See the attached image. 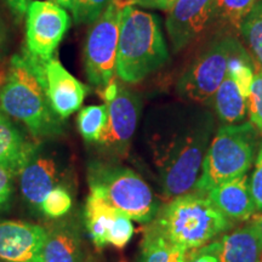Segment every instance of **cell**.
<instances>
[{
	"label": "cell",
	"mask_w": 262,
	"mask_h": 262,
	"mask_svg": "<svg viewBox=\"0 0 262 262\" xmlns=\"http://www.w3.org/2000/svg\"><path fill=\"white\" fill-rule=\"evenodd\" d=\"M0 108L24 123L34 137L56 136L61 118L52 110L40 75L26 55H14L0 89Z\"/></svg>",
	"instance_id": "cell-1"
},
{
	"label": "cell",
	"mask_w": 262,
	"mask_h": 262,
	"mask_svg": "<svg viewBox=\"0 0 262 262\" xmlns=\"http://www.w3.org/2000/svg\"><path fill=\"white\" fill-rule=\"evenodd\" d=\"M168 58L158 17L136 6H124L116 66L118 79L139 83L162 67Z\"/></svg>",
	"instance_id": "cell-2"
},
{
	"label": "cell",
	"mask_w": 262,
	"mask_h": 262,
	"mask_svg": "<svg viewBox=\"0 0 262 262\" xmlns=\"http://www.w3.org/2000/svg\"><path fill=\"white\" fill-rule=\"evenodd\" d=\"M155 224L185 251L204 247L231 228L229 219L205 194L194 192L171 199L157 214Z\"/></svg>",
	"instance_id": "cell-3"
},
{
	"label": "cell",
	"mask_w": 262,
	"mask_h": 262,
	"mask_svg": "<svg viewBox=\"0 0 262 262\" xmlns=\"http://www.w3.org/2000/svg\"><path fill=\"white\" fill-rule=\"evenodd\" d=\"M257 134L250 122L220 127L206 150L195 192L205 194L221 183L245 175L254 162Z\"/></svg>",
	"instance_id": "cell-4"
},
{
	"label": "cell",
	"mask_w": 262,
	"mask_h": 262,
	"mask_svg": "<svg viewBox=\"0 0 262 262\" xmlns=\"http://www.w3.org/2000/svg\"><path fill=\"white\" fill-rule=\"evenodd\" d=\"M88 181L90 194L124 212L131 220L149 222L157 215L158 205L152 189L131 169L94 163L89 166Z\"/></svg>",
	"instance_id": "cell-5"
},
{
	"label": "cell",
	"mask_w": 262,
	"mask_h": 262,
	"mask_svg": "<svg viewBox=\"0 0 262 262\" xmlns=\"http://www.w3.org/2000/svg\"><path fill=\"white\" fill-rule=\"evenodd\" d=\"M206 140L205 130L185 131L164 147L158 164L166 201L187 194L195 186L204 160Z\"/></svg>",
	"instance_id": "cell-6"
},
{
	"label": "cell",
	"mask_w": 262,
	"mask_h": 262,
	"mask_svg": "<svg viewBox=\"0 0 262 262\" xmlns=\"http://www.w3.org/2000/svg\"><path fill=\"white\" fill-rule=\"evenodd\" d=\"M124 3L112 0L103 14L94 22L84 47V67L94 86L104 89L114 79L119 42L120 17Z\"/></svg>",
	"instance_id": "cell-7"
},
{
	"label": "cell",
	"mask_w": 262,
	"mask_h": 262,
	"mask_svg": "<svg viewBox=\"0 0 262 262\" xmlns=\"http://www.w3.org/2000/svg\"><path fill=\"white\" fill-rule=\"evenodd\" d=\"M26 14L25 52L37 60H50L70 28V15L50 0L31 2Z\"/></svg>",
	"instance_id": "cell-8"
},
{
	"label": "cell",
	"mask_w": 262,
	"mask_h": 262,
	"mask_svg": "<svg viewBox=\"0 0 262 262\" xmlns=\"http://www.w3.org/2000/svg\"><path fill=\"white\" fill-rule=\"evenodd\" d=\"M98 93L107 106V123L97 143L113 152H125L139 122L137 97L116 78Z\"/></svg>",
	"instance_id": "cell-9"
},
{
	"label": "cell",
	"mask_w": 262,
	"mask_h": 262,
	"mask_svg": "<svg viewBox=\"0 0 262 262\" xmlns=\"http://www.w3.org/2000/svg\"><path fill=\"white\" fill-rule=\"evenodd\" d=\"M233 42V39L215 42L196 58L179 83V91L183 97L206 102L214 96L227 73V61Z\"/></svg>",
	"instance_id": "cell-10"
},
{
	"label": "cell",
	"mask_w": 262,
	"mask_h": 262,
	"mask_svg": "<svg viewBox=\"0 0 262 262\" xmlns=\"http://www.w3.org/2000/svg\"><path fill=\"white\" fill-rule=\"evenodd\" d=\"M25 55L40 75L55 113L61 119H66L77 112L88 93L86 85L73 77L57 58L52 57L48 61H40L31 57L26 52Z\"/></svg>",
	"instance_id": "cell-11"
},
{
	"label": "cell",
	"mask_w": 262,
	"mask_h": 262,
	"mask_svg": "<svg viewBox=\"0 0 262 262\" xmlns=\"http://www.w3.org/2000/svg\"><path fill=\"white\" fill-rule=\"evenodd\" d=\"M214 12V0H176L166 18V31L173 51L182 50L198 37Z\"/></svg>",
	"instance_id": "cell-12"
},
{
	"label": "cell",
	"mask_w": 262,
	"mask_h": 262,
	"mask_svg": "<svg viewBox=\"0 0 262 262\" xmlns=\"http://www.w3.org/2000/svg\"><path fill=\"white\" fill-rule=\"evenodd\" d=\"M47 229L22 221L0 222V258L6 262H42Z\"/></svg>",
	"instance_id": "cell-13"
},
{
	"label": "cell",
	"mask_w": 262,
	"mask_h": 262,
	"mask_svg": "<svg viewBox=\"0 0 262 262\" xmlns=\"http://www.w3.org/2000/svg\"><path fill=\"white\" fill-rule=\"evenodd\" d=\"M63 176H66L64 165L57 160V156L38 145L34 155L19 172V187L26 201L40 206Z\"/></svg>",
	"instance_id": "cell-14"
},
{
	"label": "cell",
	"mask_w": 262,
	"mask_h": 262,
	"mask_svg": "<svg viewBox=\"0 0 262 262\" xmlns=\"http://www.w3.org/2000/svg\"><path fill=\"white\" fill-rule=\"evenodd\" d=\"M205 195L226 217L232 220L247 221L256 212L247 173L216 186Z\"/></svg>",
	"instance_id": "cell-15"
},
{
	"label": "cell",
	"mask_w": 262,
	"mask_h": 262,
	"mask_svg": "<svg viewBox=\"0 0 262 262\" xmlns=\"http://www.w3.org/2000/svg\"><path fill=\"white\" fill-rule=\"evenodd\" d=\"M42 262H84L83 241L78 220L67 219L49 227Z\"/></svg>",
	"instance_id": "cell-16"
},
{
	"label": "cell",
	"mask_w": 262,
	"mask_h": 262,
	"mask_svg": "<svg viewBox=\"0 0 262 262\" xmlns=\"http://www.w3.org/2000/svg\"><path fill=\"white\" fill-rule=\"evenodd\" d=\"M38 143L31 142L0 114V166H4L14 175H19L29 162Z\"/></svg>",
	"instance_id": "cell-17"
},
{
	"label": "cell",
	"mask_w": 262,
	"mask_h": 262,
	"mask_svg": "<svg viewBox=\"0 0 262 262\" xmlns=\"http://www.w3.org/2000/svg\"><path fill=\"white\" fill-rule=\"evenodd\" d=\"M217 243L220 262H262V242L251 225L222 235Z\"/></svg>",
	"instance_id": "cell-18"
},
{
	"label": "cell",
	"mask_w": 262,
	"mask_h": 262,
	"mask_svg": "<svg viewBox=\"0 0 262 262\" xmlns=\"http://www.w3.org/2000/svg\"><path fill=\"white\" fill-rule=\"evenodd\" d=\"M122 211L107 204L102 199L90 194L85 204V225L88 232L97 249L106 247L108 234L112 231V227L116 222L118 215Z\"/></svg>",
	"instance_id": "cell-19"
},
{
	"label": "cell",
	"mask_w": 262,
	"mask_h": 262,
	"mask_svg": "<svg viewBox=\"0 0 262 262\" xmlns=\"http://www.w3.org/2000/svg\"><path fill=\"white\" fill-rule=\"evenodd\" d=\"M140 262H186V251L173 244L153 224L145 231Z\"/></svg>",
	"instance_id": "cell-20"
},
{
	"label": "cell",
	"mask_w": 262,
	"mask_h": 262,
	"mask_svg": "<svg viewBox=\"0 0 262 262\" xmlns=\"http://www.w3.org/2000/svg\"><path fill=\"white\" fill-rule=\"evenodd\" d=\"M214 96L216 111L224 123L234 124L242 122L247 116V98L227 73Z\"/></svg>",
	"instance_id": "cell-21"
},
{
	"label": "cell",
	"mask_w": 262,
	"mask_h": 262,
	"mask_svg": "<svg viewBox=\"0 0 262 262\" xmlns=\"http://www.w3.org/2000/svg\"><path fill=\"white\" fill-rule=\"evenodd\" d=\"M254 73L255 62L253 57L239 45L238 41L234 40L227 61V74L235 81L247 100L254 79Z\"/></svg>",
	"instance_id": "cell-22"
},
{
	"label": "cell",
	"mask_w": 262,
	"mask_h": 262,
	"mask_svg": "<svg viewBox=\"0 0 262 262\" xmlns=\"http://www.w3.org/2000/svg\"><path fill=\"white\" fill-rule=\"evenodd\" d=\"M239 29L250 49L255 64L262 68V0L255 4Z\"/></svg>",
	"instance_id": "cell-23"
},
{
	"label": "cell",
	"mask_w": 262,
	"mask_h": 262,
	"mask_svg": "<svg viewBox=\"0 0 262 262\" xmlns=\"http://www.w3.org/2000/svg\"><path fill=\"white\" fill-rule=\"evenodd\" d=\"M107 123V106L93 104L80 111L78 116V129L86 142H97Z\"/></svg>",
	"instance_id": "cell-24"
},
{
	"label": "cell",
	"mask_w": 262,
	"mask_h": 262,
	"mask_svg": "<svg viewBox=\"0 0 262 262\" xmlns=\"http://www.w3.org/2000/svg\"><path fill=\"white\" fill-rule=\"evenodd\" d=\"M257 2L258 0H214L215 12L239 29L243 19Z\"/></svg>",
	"instance_id": "cell-25"
},
{
	"label": "cell",
	"mask_w": 262,
	"mask_h": 262,
	"mask_svg": "<svg viewBox=\"0 0 262 262\" xmlns=\"http://www.w3.org/2000/svg\"><path fill=\"white\" fill-rule=\"evenodd\" d=\"M40 208L49 217H63L72 208V196L70 192L63 186H57L47 195V198L41 203Z\"/></svg>",
	"instance_id": "cell-26"
},
{
	"label": "cell",
	"mask_w": 262,
	"mask_h": 262,
	"mask_svg": "<svg viewBox=\"0 0 262 262\" xmlns=\"http://www.w3.org/2000/svg\"><path fill=\"white\" fill-rule=\"evenodd\" d=\"M248 113L250 123L262 135V68L255 64L254 79L248 96Z\"/></svg>",
	"instance_id": "cell-27"
},
{
	"label": "cell",
	"mask_w": 262,
	"mask_h": 262,
	"mask_svg": "<svg viewBox=\"0 0 262 262\" xmlns=\"http://www.w3.org/2000/svg\"><path fill=\"white\" fill-rule=\"evenodd\" d=\"M112 0H74L72 15L79 25H93L103 14Z\"/></svg>",
	"instance_id": "cell-28"
},
{
	"label": "cell",
	"mask_w": 262,
	"mask_h": 262,
	"mask_svg": "<svg viewBox=\"0 0 262 262\" xmlns=\"http://www.w3.org/2000/svg\"><path fill=\"white\" fill-rule=\"evenodd\" d=\"M133 235L134 226L131 224V219L124 212H120L118 215L116 222H114L112 231L108 234L107 244L113 245L118 249H123L129 243Z\"/></svg>",
	"instance_id": "cell-29"
},
{
	"label": "cell",
	"mask_w": 262,
	"mask_h": 262,
	"mask_svg": "<svg viewBox=\"0 0 262 262\" xmlns=\"http://www.w3.org/2000/svg\"><path fill=\"white\" fill-rule=\"evenodd\" d=\"M250 191L256 211H262V141L257 153L256 163H255L253 176H251Z\"/></svg>",
	"instance_id": "cell-30"
},
{
	"label": "cell",
	"mask_w": 262,
	"mask_h": 262,
	"mask_svg": "<svg viewBox=\"0 0 262 262\" xmlns=\"http://www.w3.org/2000/svg\"><path fill=\"white\" fill-rule=\"evenodd\" d=\"M186 262H220L217 241L186 251Z\"/></svg>",
	"instance_id": "cell-31"
},
{
	"label": "cell",
	"mask_w": 262,
	"mask_h": 262,
	"mask_svg": "<svg viewBox=\"0 0 262 262\" xmlns=\"http://www.w3.org/2000/svg\"><path fill=\"white\" fill-rule=\"evenodd\" d=\"M14 173L5 169L4 166H0V211H4L8 209L10 199L12 196V179Z\"/></svg>",
	"instance_id": "cell-32"
},
{
	"label": "cell",
	"mask_w": 262,
	"mask_h": 262,
	"mask_svg": "<svg viewBox=\"0 0 262 262\" xmlns=\"http://www.w3.org/2000/svg\"><path fill=\"white\" fill-rule=\"evenodd\" d=\"M175 3L176 0H131L129 5L142 6V8L158 9V10H163V11H169Z\"/></svg>",
	"instance_id": "cell-33"
},
{
	"label": "cell",
	"mask_w": 262,
	"mask_h": 262,
	"mask_svg": "<svg viewBox=\"0 0 262 262\" xmlns=\"http://www.w3.org/2000/svg\"><path fill=\"white\" fill-rule=\"evenodd\" d=\"M32 0H5L10 10L17 18H22L27 12V9Z\"/></svg>",
	"instance_id": "cell-34"
},
{
	"label": "cell",
	"mask_w": 262,
	"mask_h": 262,
	"mask_svg": "<svg viewBox=\"0 0 262 262\" xmlns=\"http://www.w3.org/2000/svg\"><path fill=\"white\" fill-rule=\"evenodd\" d=\"M251 226L255 228L258 238L262 242V211H257L251 216Z\"/></svg>",
	"instance_id": "cell-35"
},
{
	"label": "cell",
	"mask_w": 262,
	"mask_h": 262,
	"mask_svg": "<svg viewBox=\"0 0 262 262\" xmlns=\"http://www.w3.org/2000/svg\"><path fill=\"white\" fill-rule=\"evenodd\" d=\"M6 44V31L4 27V24H3L2 18H0V58L3 56V52H4Z\"/></svg>",
	"instance_id": "cell-36"
},
{
	"label": "cell",
	"mask_w": 262,
	"mask_h": 262,
	"mask_svg": "<svg viewBox=\"0 0 262 262\" xmlns=\"http://www.w3.org/2000/svg\"><path fill=\"white\" fill-rule=\"evenodd\" d=\"M50 2L56 3V4L62 6V8L70 9V10H72V8H73V4H74V0H50Z\"/></svg>",
	"instance_id": "cell-37"
},
{
	"label": "cell",
	"mask_w": 262,
	"mask_h": 262,
	"mask_svg": "<svg viewBox=\"0 0 262 262\" xmlns=\"http://www.w3.org/2000/svg\"><path fill=\"white\" fill-rule=\"evenodd\" d=\"M119 2L124 3V4H125V5H129V3L131 2V0H119Z\"/></svg>",
	"instance_id": "cell-38"
}]
</instances>
